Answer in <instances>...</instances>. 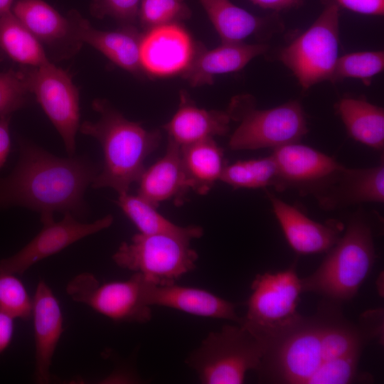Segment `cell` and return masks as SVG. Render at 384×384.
<instances>
[{"instance_id":"6da1fadb","label":"cell","mask_w":384,"mask_h":384,"mask_svg":"<svg viewBox=\"0 0 384 384\" xmlns=\"http://www.w3.org/2000/svg\"><path fill=\"white\" fill-rule=\"evenodd\" d=\"M356 325L341 311V303L326 299L311 316L304 317L268 348L256 370L259 381L284 384H348L358 377L365 345L380 332L369 316Z\"/></svg>"},{"instance_id":"7a4b0ae2","label":"cell","mask_w":384,"mask_h":384,"mask_svg":"<svg viewBox=\"0 0 384 384\" xmlns=\"http://www.w3.org/2000/svg\"><path fill=\"white\" fill-rule=\"evenodd\" d=\"M99 172L87 158H62L23 142L12 172L0 178V209L21 206L38 211L42 223L55 212L84 215L85 193Z\"/></svg>"},{"instance_id":"3957f363","label":"cell","mask_w":384,"mask_h":384,"mask_svg":"<svg viewBox=\"0 0 384 384\" xmlns=\"http://www.w3.org/2000/svg\"><path fill=\"white\" fill-rule=\"evenodd\" d=\"M93 108L100 113V119L85 121L79 127L81 133L99 142L103 151L102 169L91 186L111 188L118 195L128 193L144 171L145 159L159 146L161 134L127 119L106 101H94Z\"/></svg>"},{"instance_id":"277c9868","label":"cell","mask_w":384,"mask_h":384,"mask_svg":"<svg viewBox=\"0 0 384 384\" xmlns=\"http://www.w3.org/2000/svg\"><path fill=\"white\" fill-rule=\"evenodd\" d=\"M375 259L373 228L363 211L357 210L318 269L301 279L302 292L340 303L350 301L370 274Z\"/></svg>"},{"instance_id":"5b68a950","label":"cell","mask_w":384,"mask_h":384,"mask_svg":"<svg viewBox=\"0 0 384 384\" xmlns=\"http://www.w3.org/2000/svg\"><path fill=\"white\" fill-rule=\"evenodd\" d=\"M251 289L247 311L240 325L263 345L265 351L303 318L297 310L302 293L297 260L284 271L257 274Z\"/></svg>"},{"instance_id":"8992f818","label":"cell","mask_w":384,"mask_h":384,"mask_svg":"<svg viewBox=\"0 0 384 384\" xmlns=\"http://www.w3.org/2000/svg\"><path fill=\"white\" fill-rule=\"evenodd\" d=\"M263 345L244 326L225 325L210 332L186 358L203 384H240L249 370L256 371Z\"/></svg>"},{"instance_id":"52a82bcc","label":"cell","mask_w":384,"mask_h":384,"mask_svg":"<svg viewBox=\"0 0 384 384\" xmlns=\"http://www.w3.org/2000/svg\"><path fill=\"white\" fill-rule=\"evenodd\" d=\"M190 241L177 235L139 233L119 245L112 260L151 284L170 285L196 268L198 254Z\"/></svg>"},{"instance_id":"ba28073f","label":"cell","mask_w":384,"mask_h":384,"mask_svg":"<svg viewBox=\"0 0 384 384\" xmlns=\"http://www.w3.org/2000/svg\"><path fill=\"white\" fill-rule=\"evenodd\" d=\"M228 112L231 119L240 122L228 142L231 150L274 149L299 142L308 131L303 108L295 100L258 110L250 99L238 97Z\"/></svg>"},{"instance_id":"9c48e42d","label":"cell","mask_w":384,"mask_h":384,"mask_svg":"<svg viewBox=\"0 0 384 384\" xmlns=\"http://www.w3.org/2000/svg\"><path fill=\"white\" fill-rule=\"evenodd\" d=\"M339 9L328 4L304 33L283 48L279 60L304 89L332 80L338 58Z\"/></svg>"},{"instance_id":"30bf717a","label":"cell","mask_w":384,"mask_h":384,"mask_svg":"<svg viewBox=\"0 0 384 384\" xmlns=\"http://www.w3.org/2000/svg\"><path fill=\"white\" fill-rule=\"evenodd\" d=\"M147 282L137 272L126 280L105 283L91 273L82 272L70 279L65 291L73 301L113 321L144 324L151 319V306L145 299Z\"/></svg>"},{"instance_id":"8fae6325","label":"cell","mask_w":384,"mask_h":384,"mask_svg":"<svg viewBox=\"0 0 384 384\" xmlns=\"http://www.w3.org/2000/svg\"><path fill=\"white\" fill-rule=\"evenodd\" d=\"M25 74L30 92L58 132L68 155L74 156L80 127L79 94L70 75L50 62Z\"/></svg>"},{"instance_id":"7c38bea8","label":"cell","mask_w":384,"mask_h":384,"mask_svg":"<svg viewBox=\"0 0 384 384\" xmlns=\"http://www.w3.org/2000/svg\"><path fill=\"white\" fill-rule=\"evenodd\" d=\"M277 167L275 190H297L315 198L333 181L343 166L335 159L309 146L294 142L273 149Z\"/></svg>"},{"instance_id":"4fadbf2b","label":"cell","mask_w":384,"mask_h":384,"mask_svg":"<svg viewBox=\"0 0 384 384\" xmlns=\"http://www.w3.org/2000/svg\"><path fill=\"white\" fill-rule=\"evenodd\" d=\"M112 223V215L92 223H82L73 214L65 213L59 221L52 220L43 223L41 230L28 243L14 255L0 261V270L23 274L34 264L110 227Z\"/></svg>"},{"instance_id":"5bb4252c","label":"cell","mask_w":384,"mask_h":384,"mask_svg":"<svg viewBox=\"0 0 384 384\" xmlns=\"http://www.w3.org/2000/svg\"><path fill=\"white\" fill-rule=\"evenodd\" d=\"M196 49L190 35L178 23L156 26L142 34L139 57L143 72L154 77L183 73Z\"/></svg>"},{"instance_id":"9a60e30c","label":"cell","mask_w":384,"mask_h":384,"mask_svg":"<svg viewBox=\"0 0 384 384\" xmlns=\"http://www.w3.org/2000/svg\"><path fill=\"white\" fill-rule=\"evenodd\" d=\"M267 196L291 247L298 254L327 252L339 240L343 225L335 220L321 223L270 191Z\"/></svg>"},{"instance_id":"2e32d148","label":"cell","mask_w":384,"mask_h":384,"mask_svg":"<svg viewBox=\"0 0 384 384\" xmlns=\"http://www.w3.org/2000/svg\"><path fill=\"white\" fill-rule=\"evenodd\" d=\"M31 318L35 339V379L38 383L51 380L50 367L63 331L60 305L43 279L38 282L32 298Z\"/></svg>"},{"instance_id":"e0dca14e","label":"cell","mask_w":384,"mask_h":384,"mask_svg":"<svg viewBox=\"0 0 384 384\" xmlns=\"http://www.w3.org/2000/svg\"><path fill=\"white\" fill-rule=\"evenodd\" d=\"M326 211L366 203L384 202V164L363 169L343 166L326 188L314 198Z\"/></svg>"},{"instance_id":"ac0fdd59","label":"cell","mask_w":384,"mask_h":384,"mask_svg":"<svg viewBox=\"0 0 384 384\" xmlns=\"http://www.w3.org/2000/svg\"><path fill=\"white\" fill-rule=\"evenodd\" d=\"M68 19L70 37L92 46L128 72L136 75L143 72L139 57L142 34L136 28L129 25L119 30L105 31L93 28L76 14H72Z\"/></svg>"},{"instance_id":"d6986e66","label":"cell","mask_w":384,"mask_h":384,"mask_svg":"<svg viewBox=\"0 0 384 384\" xmlns=\"http://www.w3.org/2000/svg\"><path fill=\"white\" fill-rule=\"evenodd\" d=\"M145 299L150 306L156 305L199 316L228 319L238 324L242 321L234 303L200 288L176 284L156 286L147 282Z\"/></svg>"},{"instance_id":"ffe728a7","label":"cell","mask_w":384,"mask_h":384,"mask_svg":"<svg viewBox=\"0 0 384 384\" xmlns=\"http://www.w3.org/2000/svg\"><path fill=\"white\" fill-rule=\"evenodd\" d=\"M268 49L266 44L223 43L221 46L208 50L201 44H196L193 58L182 73L193 87L213 82L217 75L237 72L250 61Z\"/></svg>"},{"instance_id":"44dd1931","label":"cell","mask_w":384,"mask_h":384,"mask_svg":"<svg viewBox=\"0 0 384 384\" xmlns=\"http://www.w3.org/2000/svg\"><path fill=\"white\" fill-rule=\"evenodd\" d=\"M137 195L158 207L162 201L173 200L181 206L189 191L183 171L180 146L168 141L164 155L147 169L139 181Z\"/></svg>"},{"instance_id":"7402d4cb","label":"cell","mask_w":384,"mask_h":384,"mask_svg":"<svg viewBox=\"0 0 384 384\" xmlns=\"http://www.w3.org/2000/svg\"><path fill=\"white\" fill-rule=\"evenodd\" d=\"M230 120L228 111L199 108L186 94L181 93L178 110L164 128L168 141L183 146L225 135L230 130Z\"/></svg>"},{"instance_id":"603a6c76","label":"cell","mask_w":384,"mask_h":384,"mask_svg":"<svg viewBox=\"0 0 384 384\" xmlns=\"http://www.w3.org/2000/svg\"><path fill=\"white\" fill-rule=\"evenodd\" d=\"M181 157L190 189L198 194L210 191L226 166L224 153L213 138L180 146Z\"/></svg>"},{"instance_id":"cb8c5ba5","label":"cell","mask_w":384,"mask_h":384,"mask_svg":"<svg viewBox=\"0 0 384 384\" xmlns=\"http://www.w3.org/2000/svg\"><path fill=\"white\" fill-rule=\"evenodd\" d=\"M348 134L378 151L384 147V110L366 100L346 97L336 106Z\"/></svg>"},{"instance_id":"d4e9b609","label":"cell","mask_w":384,"mask_h":384,"mask_svg":"<svg viewBox=\"0 0 384 384\" xmlns=\"http://www.w3.org/2000/svg\"><path fill=\"white\" fill-rule=\"evenodd\" d=\"M222 43H241L260 31L265 20L236 6L230 0H200Z\"/></svg>"},{"instance_id":"484cf974","label":"cell","mask_w":384,"mask_h":384,"mask_svg":"<svg viewBox=\"0 0 384 384\" xmlns=\"http://www.w3.org/2000/svg\"><path fill=\"white\" fill-rule=\"evenodd\" d=\"M116 203L141 233L173 235L190 240L199 238L203 234L201 227H183L172 223L159 213L156 207L137 194H119Z\"/></svg>"},{"instance_id":"4316f807","label":"cell","mask_w":384,"mask_h":384,"mask_svg":"<svg viewBox=\"0 0 384 384\" xmlns=\"http://www.w3.org/2000/svg\"><path fill=\"white\" fill-rule=\"evenodd\" d=\"M11 11L39 41L52 43L70 37L68 19L43 0H18Z\"/></svg>"},{"instance_id":"83f0119b","label":"cell","mask_w":384,"mask_h":384,"mask_svg":"<svg viewBox=\"0 0 384 384\" xmlns=\"http://www.w3.org/2000/svg\"><path fill=\"white\" fill-rule=\"evenodd\" d=\"M0 48L23 65L38 67L49 62L39 41L11 11L0 16Z\"/></svg>"},{"instance_id":"f1b7e54d","label":"cell","mask_w":384,"mask_h":384,"mask_svg":"<svg viewBox=\"0 0 384 384\" xmlns=\"http://www.w3.org/2000/svg\"><path fill=\"white\" fill-rule=\"evenodd\" d=\"M220 181L234 189L275 188L277 167L272 155L226 164Z\"/></svg>"},{"instance_id":"f546056e","label":"cell","mask_w":384,"mask_h":384,"mask_svg":"<svg viewBox=\"0 0 384 384\" xmlns=\"http://www.w3.org/2000/svg\"><path fill=\"white\" fill-rule=\"evenodd\" d=\"M383 68V50L351 53L338 57L331 81L355 78L369 84L371 78L381 73Z\"/></svg>"},{"instance_id":"4dcf8cb0","label":"cell","mask_w":384,"mask_h":384,"mask_svg":"<svg viewBox=\"0 0 384 384\" xmlns=\"http://www.w3.org/2000/svg\"><path fill=\"white\" fill-rule=\"evenodd\" d=\"M0 310L14 319L31 318L32 298L15 274L0 270Z\"/></svg>"},{"instance_id":"1f68e13d","label":"cell","mask_w":384,"mask_h":384,"mask_svg":"<svg viewBox=\"0 0 384 384\" xmlns=\"http://www.w3.org/2000/svg\"><path fill=\"white\" fill-rule=\"evenodd\" d=\"M146 30L186 18L188 9L183 0H142L139 14Z\"/></svg>"},{"instance_id":"d6a6232c","label":"cell","mask_w":384,"mask_h":384,"mask_svg":"<svg viewBox=\"0 0 384 384\" xmlns=\"http://www.w3.org/2000/svg\"><path fill=\"white\" fill-rule=\"evenodd\" d=\"M28 93L25 73L12 70L0 73V117L10 116L25 106Z\"/></svg>"},{"instance_id":"836d02e7","label":"cell","mask_w":384,"mask_h":384,"mask_svg":"<svg viewBox=\"0 0 384 384\" xmlns=\"http://www.w3.org/2000/svg\"><path fill=\"white\" fill-rule=\"evenodd\" d=\"M142 0H95L91 6L94 16L103 18L110 16L131 23L139 14Z\"/></svg>"},{"instance_id":"e575fe53","label":"cell","mask_w":384,"mask_h":384,"mask_svg":"<svg viewBox=\"0 0 384 384\" xmlns=\"http://www.w3.org/2000/svg\"><path fill=\"white\" fill-rule=\"evenodd\" d=\"M337 6L357 14L370 16H383L384 0H335Z\"/></svg>"},{"instance_id":"d590c367","label":"cell","mask_w":384,"mask_h":384,"mask_svg":"<svg viewBox=\"0 0 384 384\" xmlns=\"http://www.w3.org/2000/svg\"><path fill=\"white\" fill-rule=\"evenodd\" d=\"M14 318L0 310V355L9 347L14 331Z\"/></svg>"},{"instance_id":"8d00e7d4","label":"cell","mask_w":384,"mask_h":384,"mask_svg":"<svg viewBox=\"0 0 384 384\" xmlns=\"http://www.w3.org/2000/svg\"><path fill=\"white\" fill-rule=\"evenodd\" d=\"M9 121L10 116L0 117V169L6 162L11 147Z\"/></svg>"},{"instance_id":"74e56055","label":"cell","mask_w":384,"mask_h":384,"mask_svg":"<svg viewBox=\"0 0 384 384\" xmlns=\"http://www.w3.org/2000/svg\"><path fill=\"white\" fill-rule=\"evenodd\" d=\"M253 4L266 9L280 11L292 8L301 0H250Z\"/></svg>"},{"instance_id":"f35d334b","label":"cell","mask_w":384,"mask_h":384,"mask_svg":"<svg viewBox=\"0 0 384 384\" xmlns=\"http://www.w3.org/2000/svg\"><path fill=\"white\" fill-rule=\"evenodd\" d=\"M13 0H0V16L11 11Z\"/></svg>"}]
</instances>
